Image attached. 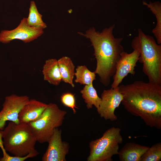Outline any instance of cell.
<instances>
[{"label":"cell","mask_w":161,"mask_h":161,"mask_svg":"<svg viewBox=\"0 0 161 161\" xmlns=\"http://www.w3.org/2000/svg\"><path fill=\"white\" fill-rule=\"evenodd\" d=\"M131 47L140 53L138 61L143 64V71L148 82L161 85V45L140 29L132 40Z\"/></svg>","instance_id":"cell-3"},{"label":"cell","mask_w":161,"mask_h":161,"mask_svg":"<svg viewBox=\"0 0 161 161\" xmlns=\"http://www.w3.org/2000/svg\"><path fill=\"white\" fill-rule=\"evenodd\" d=\"M42 16L38 12L35 2L31 1L29 15L27 18V24L35 29L42 30L47 26L43 21Z\"/></svg>","instance_id":"cell-18"},{"label":"cell","mask_w":161,"mask_h":161,"mask_svg":"<svg viewBox=\"0 0 161 161\" xmlns=\"http://www.w3.org/2000/svg\"><path fill=\"white\" fill-rule=\"evenodd\" d=\"M66 113L55 103L48 104L38 119L28 123L37 141L41 143L48 142L55 129L62 125Z\"/></svg>","instance_id":"cell-6"},{"label":"cell","mask_w":161,"mask_h":161,"mask_svg":"<svg viewBox=\"0 0 161 161\" xmlns=\"http://www.w3.org/2000/svg\"><path fill=\"white\" fill-rule=\"evenodd\" d=\"M58 62L61 80L74 87L73 81L75 75V66L72 60L68 57L64 56L58 59Z\"/></svg>","instance_id":"cell-15"},{"label":"cell","mask_w":161,"mask_h":161,"mask_svg":"<svg viewBox=\"0 0 161 161\" xmlns=\"http://www.w3.org/2000/svg\"><path fill=\"white\" fill-rule=\"evenodd\" d=\"M101 102L97 109L100 117L106 120L114 121L117 119L114 114L123 99L119 86L114 88L104 90L101 94Z\"/></svg>","instance_id":"cell-8"},{"label":"cell","mask_w":161,"mask_h":161,"mask_svg":"<svg viewBox=\"0 0 161 161\" xmlns=\"http://www.w3.org/2000/svg\"><path fill=\"white\" fill-rule=\"evenodd\" d=\"M61 100L64 106L71 108L74 114L76 113L75 109L77 107L76 106L74 95L69 92L64 93L61 96Z\"/></svg>","instance_id":"cell-21"},{"label":"cell","mask_w":161,"mask_h":161,"mask_svg":"<svg viewBox=\"0 0 161 161\" xmlns=\"http://www.w3.org/2000/svg\"><path fill=\"white\" fill-rule=\"evenodd\" d=\"M80 92L87 109L92 108L93 105L97 109H98L101 102V98L98 96L93 83L85 85Z\"/></svg>","instance_id":"cell-16"},{"label":"cell","mask_w":161,"mask_h":161,"mask_svg":"<svg viewBox=\"0 0 161 161\" xmlns=\"http://www.w3.org/2000/svg\"><path fill=\"white\" fill-rule=\"evenodd\" d=\"M39 154V153L35 149L26 156L19 157L10 156L5 152L3 153V157H0V161H24L28 158L35 157Z\"/></svg>","instance_id":"cell-22"},{"label":"cell","mask_w":161,"mask_h":161,"mask_svg":"<svg viewBox=\"0 0 161 161\" xmlns=\"http://www.w3.org/2000/svg\"><path fill=\"white\" fill-rule=\"evenodd\" d=\"M161 160V143H157L149 147L143 154L140 161H160Z\"/></svg>","instance_id":"cell-20"},{"label":"cell","mask_w":161,"mask_h":161,"mask_svg":"<svg viewBox=\"0 0 161 161\" xmlns=\"http://www.w3.org/2000/svg\"><path fill=\"white\" fill-rule=\"evenodd\" d=\"M30 99L27 96H19L15 94L5 97L2 109L0 111V130L4 129L6 123L8 121L19 123V113Z\"/></svg>","instance_id":"cell-7"},{"label":"cell","mask_w":161,"mask_h":161,"mask_svg":"<svg viewBox=\"0 0 161 161\" xmlns=\"http://www.w3.org/2000/svg\"><path fill=\"white\" fill-rule=\"evenodd\" d=\"M140 56L139 52L135 49L130 53L124 51L120 54L115 73L112 77L113 81L111 84V88L118 86L124 78L129 74L134 75L136 72L135 67L137 66Z\"/></svg>","instance_id":"cell-10"},{"label":"cell","mask_w":161,"mask_h":161,"mask_svg":"<svg viewBox=\"0 0 161 161\" xmlns=\"http://www.w3.org/2000/svg\"><path fill=\"white\" fill-rule=\"evenodd\" d=\"M149 148L134 142L126 143L119 151L120 161H140L141 157Z\"/></svg>","instance_id":"cell-13"},{"label":"cell","mask_w":161,"mask_h":161,"mask_svg":"<svg viewBox=\"0 0 161 161\" xmlns=\"http://www.w3.org/2000/svg\"><path fill=\"white\" fill-rule=\"evenodd\" d=\"M143 4L146 5L156 17L157 24L153 29L152 32L156 38L157 44H161V4L159 1L153 3L150 1L148 3L145 1H143Z\"/></svg>","instance_id":"cell-17"},{"label":"cell","mask_w":161,"mask_h":161,"mask_svg":"<svg viewBox=\"0 0 161 161\" xmlns=\"http://www.w3.org/2000/svg\"><path fill=\"white\" fill-rule=\"evenodd\" d=\"M44 80L49 83L58 86L61 80L58 60L55 59L47 60L42 71Z\"/></svg>","instance_id":"cell-14"},{"label":"cell","mask_w":161,"mask_h":161,"mask_svg":"<svg viewBox=\"0 0 161 161\" xmlns=\"http://www.w3.org/2000/svg\"><path fill=\"white\" fill-rule=\"evenodd\" d=\"M115 27L114 24L100 32L92 27L86 31L85 34L78 32L89 39L97 61L94 72L98 75L100 82L106 86L110 84L111 78L115 73L120 54L124 51L121 44L123 38H115L113 35Z\"/></svg>","instance_id":"cell-2"},{"label":"cell","mask_w":161,"mask_h":161,"mask_svg":"<svg viewBox=\"0 0 161 161\" xmlns=\"http://www.w3.org/2000/svg\"><path fill=\"white\" fill-rule=\"evenodd\" d=\"M62 131L56 128L48 143V146L42 158V161H66V157L68 153L69 143L62 141Z\"/></svg>","instance_id":"cell-11"},{"label":"cell","mask_w":161,"mask_h":161,"mask_svg":"<svg viewBox=\"0 0 161 161\" xmlns=\"http://www.w3.org/2000/svg\"><path fill=\"white\" fill-rule=\"evenodd\" d=\"M48 104L35 99H30L22 108L18 116L19 123H28L38 119Z\"/></svg>","instance_id":"cell-12"},{"label":"cell","mask_w":161,"mask_h":161,"mask_svg":"<svg viewBox=\"0 0 161 161\" xmlns=\"http://www.w3.org/2000/svg\"><path fill=\"white\" fill-rule=\"evenodd\" d=\"M44 32L43 30H37L30 27L27 24V18H24L15 29L1 32L0 42L7 44L14 39L21 40L25 43L30 42L37 39Z\"/></svg>","instance_id":"cell-9"},{"label":"cell","mask_w":161,"mask_h":161,"mask_svg":"<svg viewBox=\"0 0 161 161\" xmlns=\"http://www.w3.org/2000/svg\"><path fill=\"white\" fill-rule=\"evenodd\" d=\"M120 131L119 127H113L106 130L101 137L90 141L87 161H113L112 157L118 154L119 145L123 141Z\"/></svg>","instance_id":"cell-5"},{"label":"cell","mask_w":161,"mask_h":161,"mask_svg":"<svg viewBox=\"0 0 161 161\" xmlns=\"http://www.w3.org/2000/svg\"><path fill=\"white\" fill-rule=\"evenodd\" d=\"M95 74L94 72L90 71L86 66H78L75 73L76 79L74 81L81 84L89 85L93 83V81L95 80Z\"/></svg>","instance_id":"cell-19"},{"label":"cell","mask_w":161,"mask_h":161,"mask_svg":"<svg viewBox=\"0 0 161 161\" xmlns=\"http://www.w3.org/2000/svg\"><path fill=\"white\" fill-rule=\"evenodd\" d=\"M4 148L13 156L22 157L35 150L36 138L28 123L10 121L2 131Z\"/></svg>","instance_id":"cell-4"},{"label":"cell","mask_w":161,"mask_h":161,"mask_svg":"<svg viewBox=\"0 0 161 161\" xmlns=\"http://www.w3.org/2000/svg\"><path fill=\"white\" fill-rule=\"evenodd\" d=\"M119 87L121 103L127 112L147 126L161 129V85L136 80Z\"/></svg>","instance_id":"cell-1"}]
</instances>
